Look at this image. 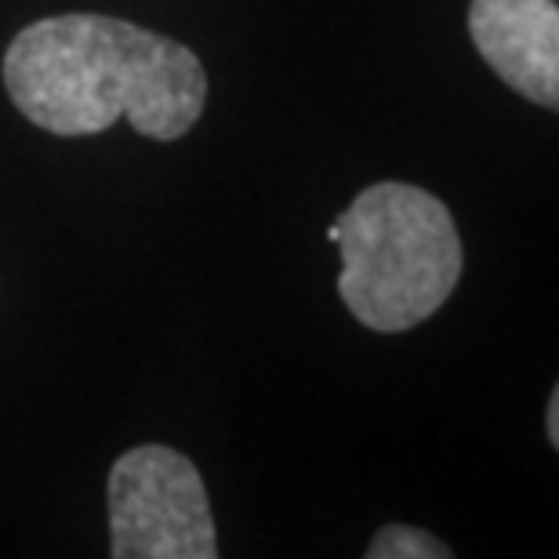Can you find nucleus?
I'll return each mask as SVG.
<instances>
[{
	"instance_id": "obj_1",
	"label": "nucleus",
	"mask_w": 559,
	"mask_h": 559,
	"mask_svg": "<svg viewBox=\"0 0 559 559\" xmlns=\"http://www.w3.org/2000/svg\"><path fill=\"white\" fill-rule=\"evenodd\" d=\"M4 87L29 124L59 139L103 135L124 117L142 139L175 142L207 103L197 51L109 15L29 22L4 51Z\"/></svg>"
},
{
	"instance_id": "obj_2",
	"label": "nucleus",
	"mask_w": 559,
	"mask_h": 559,
	"mask_svg": "<svg viewBox=\"0 0 559 559\" xmlns=\"http://www.w3.org/2000/svg\"><path fill=\"white\" fill-rule=\"evenodd\" d=\"M338 295L367 331L400 334L429 320L462 280V237L451 207L407 182L367 186L334 218Z\"/></svg>"
},
{
	"instance_id": "obj_3",
	"label": "nucleus",
	"mask_w": 559,
	"mask_h": 559,
	"mask_svg": "<svg viewBox=\"0 0 559 559\" xmlns=\"http://www.w3.org/2000/svg\"><path fill=\"white\" fill-rule=\"evenodd\" d=\"M109 552L117 559H215L218 531L207 487L182 451L131 447L106 479Z\"/></svg>"
},
{
	"instance_id": "obj_4",
	"label": "nucleus",
	"mask_w": 559,
	"mask_h": 559,
	"mask_svg": "<svg viewBox=\"0 0 559 559\" xmlns=\"http://www.w3.org/2000/svg\"><path fill=\"white\" fill-rule=\"evenodd\" d=\"M468 37L479 59L534 106H559V4L556 0H473Z\"/></svg>"
},
{
	"instance_id": "obj_5",
	"label": "nucleus",
	"mask_w": 559,
	"mask_h": 559,
	"mask_svg": "<svg viewBox=\"0 0 559 559\" xmlns=\"http://www.w3.org/2000/svg\"><path fill=\"white\" fill-rule=\"evenodd\" d=\"M364 556L367 559H451L454 552L440 538H432L429 531L407 527V523H385L371 538Z\"/></svg>"
},
{
	"instance_id": "obj_6",
	"label": "nucleus",
	"mask_w": 559,
	"mask_h": 559,
	"mask_svg": "<svg viewBox=\"0 0 559 559\" xmlns=\"http://www.w3.org/2000/svg\"><path fill=\"white\" fill-rule=\"evenodd\" d=\"M545 429H549V443L559 447V393L549 400V415H545Z\"/></svg>"
}]
</instances>
